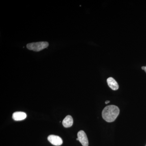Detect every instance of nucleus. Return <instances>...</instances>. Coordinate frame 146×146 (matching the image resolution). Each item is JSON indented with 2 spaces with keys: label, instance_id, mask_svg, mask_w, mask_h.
Masks as SVG:
<instances>
[{
  "label": "nucleus",
  "instance_id": "obj_1",
  "mask_svg": "<svg viewBox=\"0 0 146 146\" xmlns=\"http://www.w3.org/2000/svg\"><path fill=\"white\" fill-rule=\"evenodd\" d=\"M119 112V109L116 106H108L103 110L102 117L108 122H112L117 117Z\"/></svg>",
  "mask_w": 146,
  "mask_h": 146
},
{
  "label": "nucleus",
  "instance_id": "obj_2",
  "mask_svg": "<svg viewBox=\"0 0 146 146\" xmlns=\"http://www.w3.org/2000/svg\"><path fill=\"white\" fill-rule=\"evenodd\" d=\"M49 44L47 42H41L29 43L27 45L28 49L35 52H39L47 48Z\"/></svg>",
  "mask_w": 146,
  "mask_h": 146
},
{
  "label": "nucleus",
  "instance_id": "obj_3",
  "mask_svg": "<svg viewBox=\"0 0 146 146\" xmlns=\"http://www.w3.org/2000/svg\"><path fill=\"white\" fill-rule=\"evenodd\" d=\"M48 141L55 146H60L63 144V141L59 136L54 135H50L48 136Z\"/></svg>",
  "mask_w": 146,
  "mask_h": 146
},
{
  "label": "nucleus",
  "instance_id": "obj_4",
  "mask_svg": "<svg viewBox=\"0 0 146 146\" xmlns=\"http://www.w3.org/2000/svg\"><path fill=\"white\" fill-rule=\"evenodd\" d=\"M78 141L83 146H88L89 145V141L88 138L86 133L83 131H80L78 133Z\"/></svg>",
  "mask_w": 146,
  "mask_h": 146
},
{
  "label": "nucleus",
  "instance_id": "obj_5",
  "mask_svg": "<svg viewBox=\"0 0 146 146\" xmlns=\"http://www.w3.org/2000/svg\"><path fill=\"white\" fill-rule=\"evenodd\" d=\"M27 117V115L25 112H16L13 113L12 118L13 119L16 121H22Z\"/></svg>",
  "mask_w": 146,
  "mask_h": 146
},
{
  "label": "nucleus",
  "instance_id": "obj_6",
  "mask_svg": "<svg viewBox=\"0 0 146 146\" xmlns=\"http://www.w3.org/2000/svg\"><path fill=\"white\" fill-rule=\"evenodd\" d=\"M107 82L108 86L112 90L116 91L119 89V86L117 82L114 78L110 77L108 78Z\"/></svg>",
  "mask_w": 146,
  "mask_h": 146
},
{
  "label": "nucleus",
  "instance_id": "obj_7",
  "mask_svg": "<svg viewBox=\"0 0 146 146\" xmlns=\"http://www.w3.org/2000/svg\"><path fill=\"white\" fill-rule=\"evenodd\" d=\"M73 119L72 116L68 115L65 117L63 121V125L65 127H70L72 125Z\"/></svg>",
  "mask_w": 146,
  "mask_h": 146
},
{
  "label": "nucleus",
  "instance_id": "obj_8",
  "mask_svg": "<svg viewBox=\"0 0 146 146\" xmlns=\"http://www.w3.org/2000/svg\"><path fill=\"white\" fill-rule=\"evenodd\" d=\"M141 68H142V70H145L146 72V66H143Z\"/></svg>",
  "mask_w": 146,
  "mask_h": 146
},
{
  "label": "nucleus",
  "instance_id": "obj_9",
  "mask_svg": "<svg viewBox=\"0 0 146 146\" xmlns=\"http://www.w3.org/2000/svg\"><path fill=\"white\" fill-rule=\"evenodd\" d=\"M110 102V101H106L105 102V104H108Z\"/></svg>",
  "mask_w": 146,
  "mask_h": 146
}]
</instances>
